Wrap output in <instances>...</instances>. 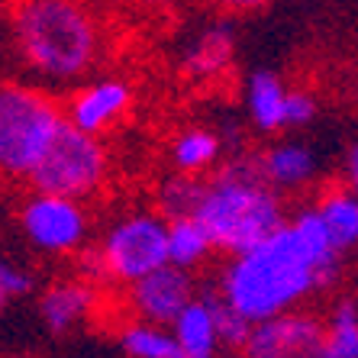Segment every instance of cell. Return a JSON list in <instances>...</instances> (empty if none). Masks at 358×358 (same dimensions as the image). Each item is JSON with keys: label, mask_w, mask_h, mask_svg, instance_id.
Returning <instances> with one entry per match:
<instances>
[{"label": "cell", "mask_w": 358, "mask_h": 358, "mask_svg": "<svg viewBox=\"0 0 358 358\" xmlns=\"http://www.w3.org/2000/svg\"><path fill=\"white\" fill-rule=\"evenodd\" d=\"M342 255L333 245L317 210L303 207L284 229L245 255L220 268L217 294L252 326L294 313L300 300L333 287L342 275Z\"/></svg>", "instance_id": "1"}, {"label": "cell", "mask_w": 358, "mask_h": 358, "mask_svg": "<svg viewBox=\"0 0 358 358\" xmlns=\"http://www.w3.org/2000/svg\"><path fill=\"white\" fill-rule=\"evenodd\" d=\"M13 49L45 84H75L100 62L103 33L91 10L75 0H23L10 7Z\"/></svg>", "instance_id": "2"}, {"label": "cell", "mask_w": 358, "mask_h": 358, "mask_svg": "<svg viewBox=\"0 0 358 358\" xmlns=\"http://www.w3.org/2000/svg\"><path fill=\"white\" fill-rule=\"evenodd\" d=\"M194 220L210 233L217 252H229V259L252 252L287 226L281 194L262 178L259 159L226 162L207 181Z\"/></svg>", "instance_id": "3"}, {"label": "cell", "mask_w": 358, "mask_h": 358, "mask_svg": "<svg viewBox=\"0 0 358 358\" xmlns=\"http://www.w3.org/2000/svg\"><path fill=\"white\" fill-rule=\"evenodd\" d=\"M65 123V107L49 91L7 81L0 87V168L29 181Z\"/></svg>", "instance_id": "4"}, {"label": "cell", "mask_w": 358, "mask_h": 358, "mask_svg": "<svg viewBox=\"0 0 358 358\" xmlns=\"http://www.w3.org/2000/svg\"><path fill=\"white\" fill-rule=\"evenodd\" d=\"M168 220L155 210H129L107 226L97 252L84 255V268L133 287L168 268Z\"/></svg>", "instance_id": "5"}, {"label": "cell", "mask_w": 358, "mask_h": 358, "mask_svg": "<svg viewBox=\"0 0 358 358\" xmlns=\"http://www.w3.org/2000/svg\"><path fill=\"white\" fill-rule=\"evenodd\" d=\"M107 175H110L107 145L65 123V129L59 133L49 155L42 159V165L29 178V187L36 194H52V197L87 200L103 187Z\"/></svg>", "instance_id": "6"}, {"label": "cell", "mask_w": 358, "mask_h": 358, "mask_svg": "<svg viewBox=\"0 0 358 358\" xmlns=\"http://www.w3.org/2000/svg\"><path fill=\"white\" fill-rule=\"evenodd\" d=\"M17 226L23 239L45 259H71L81 255L91 236V217L81 200L29 194L17 207Z\"/></svg>", "instance_id": "7"}, {"label": "cell", "mask_w": 358, "mask_h": 358, "mask_svg": "<svg viewBox=\"0 0 358 358\" xmlns=\"http://www.w3.org/2000/svg\"><path fill=\"white\" fill-rule=\"evenodd\" d=\"M323 329V320L303 310L265 320L252 326L249 342L242 345V358H320Z\"/></svg>", "instance_id": "8"}, {"label": "cell", "mask_w": 358, "mask_h": 358, "mask_svg": "<svg viewBox=\"0 0 358 358\" xmlns=\"http://www.w3.org/2000/svg\"><path fill=\"white\" fill-rule=\"evenodd\" d=\"M197 300V284H194L191 271H181V268L168 265L155 275L142 278L139 284L129 287L126 294V303L133 310V317L142 320V323H152V326H171L178 323L184 310L191 307Z\"/></svg>", "instance_id": "9"}, {"label": "cell", "mask_w": 358, "mask_h": 358, "mask_svg": "<svg viewBox=\"0 0 358 358\" xmlns=\"http://www.w3.org/2000/svg\"><path fill=\"white\" fill-rule=\"evenodd\" d=\"M129 107H133L129 84L120 78H97V81L71 91V97L65 100V120L68 126L100 139L129 113Z\"/></svg>", "instance_id": "10"}, {"label": "cell", "mask_w": 358, "mask_h": 358, "mask_svg": "<svg viewBox=\"0 0 358 358\" xmlns=\"http://www.w3.org/2000/svg\"><path fill=\"white\" fill-rule=\"evenodd\" d=\"M97 307V291H94V284L87 278H59V281L45 284L39 297H36V317L59 339L78 333L81 326L91 323Z\"/></svg>", "instance_id": "11"}, {"label": "cell", "mask_w": 358, "mask_h": 358, "mask_svg": "<svg viewBox=\"0 0 358 358\" xmlns=\"http://www.w3.org/2000/svg\"><path fill=\"white\" fill-rule=\"evenodd\" d=\"M259 171L278 194H294L320 175V159L303 139H278L259 155Z\"/></svg>", "instance_id": "12"}, {"label": "cell", "mask_w": 358, "mask_h": 358, "mask_svg": "<svg viewBox=\"0 0 358 358\" xmlns=\"http://www.w3.org/2000/svg\"><path fill=\"white\" fill-rule=\"evenodd\" d=\"M287 100H291V87L284 84V78L271 68H255L245 78L242 87V103H245V117L249 123L265 136H275L287 129Z\"/></svg>", "instance_id": "13"}, {"label": "cell", "mask_w": 358, "mask_h": 358, "mask_svg": "<svg viewBox=\"0 0 358 358\" xmlns=\"http://www.w3.org/2000/svg\"><path fill=\"white\" fill-rule=\"evenodd\" d=\"M313 210H317L320 223L326 226V233L342 255L358 249V194L352 187H345V184L323 187Z\"/></svg>", "instance_id": "14"}, {"label": "cell", "mask_w": 358, "mask_h": 358, "mask_svg": "<svg viewBox=\"0 0 358 358\" xmlns=\"http://www.w3.org/2000/svg\"><path fill=\"white\" fill-rule=\"evenodd\" d=\"M233 55H236V36H233V26L229 23H217V26H207L197 39L184 49V75L197 78V81H207L213 75H223L226 68L233 65Z\"/></svg>", "instance_id": "15"}, {"label": "cell", "mask_w": 358, "mask_h": 358, "mask_svg": "<svg viewBox=\"0 0 358 358\" xmlns=\"http://www.w3.org/2000/svg\"><path fill=\"white\" fill-rule=\"evenodd\" d=\"M171 336L178 342L181 358H217L223 339H220L217 317H213V310H210L203 294L178 317V323L171 326Z\"/></svg>", "instance_id": "16"}, {"label": "cell", "mask_w": 358, "mask_h": 358, "mask_svg": "<svg viewBox=\"0 0 358 358\" xmlns=\"http://www.w3.org/2000/svg\"><path fill=\"white\" fill-rule=\"evenodd\" d=\"M220 155H223V139H220V133L207 129V126L181 129L171 139V145H168L171 168L178 175H191V178H200L203 171H210L220 162Z\"/></svg>", "instance_id": "17"}, {"label": "cell", "mask_w": 358, "mask_h": 358, "mask_svg": "<svg viewBox=\"0 0 358 358\" xmlns=\"http://www.w3.org/2000/svg\"><path fill=\"white\" fill-rule=\"evenodd\" d=\"M217 252L210 233L197 220H175L168 223V262L181 271H194Z\"/></svg>", "instance_id": "18"}, {"label": "cell", "mask_w": 358, "mask_h": 358, "mask_svg": "<svg viewBox=\"0 0 358 358\" xmlns=\"http://www.w3.org/2000/svg\"><path fill=\"white\" fill-rule=\"evenodd\" d=\"M117 345L126 358H181L171 329L129 320L117 329Z\"/></svg>", "instance_id": "19"}, {"label": "cell", "mask_w": 358, "mask_h": 358, "mask_svg": "<svg viewBox=\"0 0 358 358\" xmlns=\"http://www.w3.org/2000/svg\"><path fill=\"white\" fill-rule=\"evenodd\" d=\"M320 358H358V300L339 297L326 313Z\"/></svg>", "instance_id": "20"}, {"label": "cell", "mask_w": 358, "mask_h": 358, "mask_svg": "<svg viewBox=\"0 0 358 358\" xmlns=\"http://www.w3.org/2000/svg\"><path fill=\"white\" fill-rule=\"evenodd\" d=\"M203 191H207V181L191 175H168L165 181L159 184L155 191V200H159V213L175 223V220H194L200 210V200H203Z\"/></svg>", "instance_id": "21"}, {"label": "cell", "mask_w": 358, "mask_h": 358, "mask_svg": "<svg viewBox=\"0 0 358 358\" xmlns=\"http://www.w3.org/2000/svg\"><path fill=\"white\" fill-rule=\"evenodd\" d=\"M203 297H207L210 310H213V317H217V329H220V339H223V345H229V349H239L249 342V333H252V323L242 313H236L229 303H226L223 297L217 294V287H207V291H200Z\"/></svg>", "instance_id": "22"}, {"label": "cell", "mask_w": 358, "mask_h": 358, "mask_svg": "<svg viewBox=\"0 0 358 358\" xmlns=\"http://www.w3.org/2000/svg\"><path fill=\"white\" fill-rule=\"evenodd\" d=\"M36 271L23 262H13V259H3L0 265V300L3 303H13V300H26L36 294Z\"/></svg>", "instance_id": "23"}, {"label": "cell", "mask_w": 358, "mask_h": 358, "mask_svg": "<svg viewBox=\"0 0 358 358\" xmlns=\"http://www.w3.org/2000/svg\"><path fill=\"white\" fill-rule=\"evenodd\" d=\"M317 97L310 91L291 87V100H287V129H303L317 120Z\"/></svg>", "instance_id": "24"}, {"label": "cell", "mask_w": 358, "mask_h": 358, "mask_svg": "<svg viewBox=\"0 0 358 358\" xmlns=\"http://www.w3.org/2000/svg\"><path fill=\"white\" fill-rule=\"evenodd\" d=\"M342 175H345V187L358 194V142H352L349 152H345V162H342Z\"/></svg>", "instance_id": "25"}]
</instances>
